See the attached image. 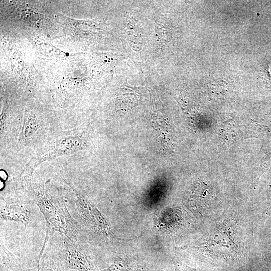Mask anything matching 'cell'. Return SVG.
Returning a JSON list of instances; mask_svg holds the SVG:
<instances>
[{
	"instance_id": "obj_1",
	"label": "cell",
	"mask_w": 271,
	"mask_h": 271,
	"mask_svg": "<svg viewBox=\"0 0 271 271\" xmlns=\"http://www.w3.org/2000/svg\"><path fill=\"white\" fill-rule=\"evenodd\" d=\"M87 147V140L84 132L77 129L63 131L31 159L21 177H32L34 170L42 163L73 155Z\"/></svg>"
},
{
	"instance_id": "obj_2",
	"label": "cell",
	"mask_w": 271,
	"mask_h": 271,
	"mask_svg": "<svg viewBox=\"0 0 271 271\" xmlns=\"http://www.w3.org/2000/svg\"><path fill=\"white\" fill-rule=\"evenodd\" d=\"M26 180L35 201L44 215L46 224V237L39 255V260L50 235L55 231L67 235L68 230L66 223V209L56 198L50 195L45 184L34 182L33 178Z\"/></svg>"
},
{
	"instance_id": "obj_3",
	"label": "cell",
	"mask_w": 271,
	"mask_h": 271,
	"mask_svg": "<svg viewBox=\"0 0 271 271\" xmlns=\"http://www.w3.org/2000/svg\"><path fill=\"white\" fill-rule=\"evenodd\" d=\"M76 196L75 203L87 224L95 231L105 237L111 236L113 232L105 217L94 205L91 203L69 182L65 180Z\"/></svg>"
},
{
	"instance_id": "obj_4",
	"label": "cell",
	"mask_w": 271,
	"mask_h": 271,
	"mask_svg": "<svg viewBox=\"0 0 271 271\" xmlns=\"http://www.w3.org/2000/svg\"><path fill=\"white\" fill-rule=\"evenodd\" d=\"M64 258L66 267L78 271H96L83 249L69 237L65 238Z\"/></svg>"
},
{
	"instance_id": "obj_5",
	"label": "cell",
	"mask_w": 271,
	"mask_h": 271,
	"mask_svg": "<svg viewBox=\"0 0 271 271\" xmlns=\"http://www.w3.org/2000/svg\"><path fill=\"white\" fill-rule=\"evenodd\" d=\"M42 121L34 112L26 111L20 131V141L25 144L30 142L42 129Z\"/></svg>"
},
{
	"instance_id": "obj_6",
	"label": "cell",
	"mask_w": 271,
	"mask_h": 271,
	"mask_svg": "<svg viewBox=\"0 0 271 271\" xmlns=\"http://www.w3.org/2000/svg\"><path fill=\"white\" fill-rule=\"evenodd\" d=\"M30 216V211L21 203L11 202L1 206V218L3 220L20 222L26 225Z\"/></svg>"
},
{
	"instance_id": "obj_7",
	"label": "cell",
	"mask_w": 271,
	"mask_h": 271,
	"mask_svg": "<svg viewBox=\"0 0 271 271\" xmlns=\"http://www.w3.org/2000/svg\"><path fill=\"white\" fill-rule=\"evenodd\" d=\"M101 271H137L133 267L131 266L127 262L123 260L118 259L112 263L107 268Z\"/></svg>"
},
{
	"instance_id": "obj_8",
	"label": "cell",
	"mask_w": 271,
	"mask_h": 271,
	"mask_svg": "<svg viewBox=\"0 0 271 271\" xmlns=\"http://www.w3.org/2000/svg\"><path fill=\"white\" fill-rule=\"evenodd\" d=\"M174 266L175 271H197L196 269L180 262H175Z\"/></svg>"
},
{
	"instance_id": "obj_9",
	"label": "cell",
	"mask_w": 271,
	"mask_h": 271,
	"mask_svg": "<svg viewBox=\"0 0 271 271\" xmlns=\"http://www.w3.org/2000/svg\"><path fill=\"white\" fill-rule=\"evenodd\" d=\"M28 271H54V270L48 267L40 268V266L38 265V267L37 269H30V270H29Z\"/></svg>"
}]
</instances>
